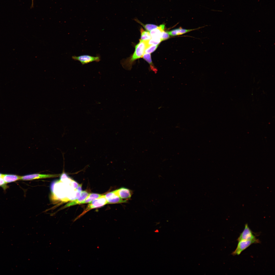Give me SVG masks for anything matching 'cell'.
Returning <instances> with one entry per match:
<instances>
[{
  "label": "cell",
  "mask_w": 275,
  "mask_h": 275,
  "mask_svg": "<svg viewBox=\"0 0 275 275\" xmlns=\"http://www.w3.org/2000/svg\"><path fill=\"white\" fill-rule=\"evenodd\" d=\"M260 242L259 240L256 238L252 240L238 241L237 247L235 250L232 252V254L233 255H239L242 252L252 244Z\"/></svg>",
  "instance_id": "cell-3"
},
{
  "label": "cell",
  "mask_w": 275,
  "mask_h": 275,
  "mask_svg": "<svg viewBox=\"0 0 275 275\" xmlns=\"http://www.w3.org/2000/svg\"><path fill=\"white\" fill-rule=\"evenodd\" d=\"M161 41L160 38H152L148 41V44L149 46L151 45H158Z\"/></svg>",
  "instance_id": "cell-16"
},
{
  "label": "cell",
  "mask_w": 275,
  "mask_h": 275,
  "mask_svg": "<svg viewBox=\"0 0 275 275\" xmlns=\"http://www.w3.org/2000/svg\"><path fill=\"white\" fill-rule=\"evenodd\" d=\"M103 195L96 193L89 194L85 200L81 204L89 203L93 200L98 198Z\"/></svg>",
  "instance_id": "cell-13"
},
{
  "label": "cell",
  "mask_w": 275,
  "mask_h": 275,
  "mask_svg": "<svg viewBox=\"0 0 275 275\" xmlns=\"http://www.w3.org/2000/svg\"><path fill=\"white\" fill-rule=\"evenodd\" d=\"M107 204L105 196L102 195L98 198L95 199L89 203L87 207L84 211L74 220L75 221L81 217L87 212L92 209L101 207Z\"/></svg>",
  "instance_id": "cell-1"
},
{
  "label": "cell",
  "mask_w": 275,
  "mask_h": 275,
  "mask_svg": "<svg viewBox=\"0 0 275 275\" xmlns=\"http://www.w3.org/2000/svg\"><path fill=\"white\" fill-rule=\"evenodd\" d=\"M89 193L86 191H81L80 197L77 199L72 200L66 204L63 209L78 204H81L82 203L88 196Z\"/></svg>",
  "instance_id": "cell-9"
},
{
  "label": "cell",
  "mask_w": 275,
  "mask_h": 275,
  "mask_svg": "<svg viewBox=\"0 0 275 275\" xmlns=\"http://www.w3.org/2000/svg\"><path fill=\"white\" fill-rule=\"evenodd\" d=\"M60 174H43L35 173L21 176L20 180L24 181L34 179L53 178L59 176Z\"/></svg>",
  "instance_id": "cell-5"
},
{
  "label": "cell",
  "mask_w": 275,
  "mask_h": 275,
  "mask_svg": "<svg viewBox=\"0 0 275 275\" xmlns=\"http://www.w3.org/2000/svg\"><path fill=\"white\" fill-rule=\"evenodd\" d=\"M138 22L142 25L143 27H144V28L148 31H151L156 28L158 26L156 25L153 24H144L139 21H138Z\"/></svg>",
  "instance_id": "cell-17"
},
{
  "label": "cell",
  "mask_w": 275,
  "mask_h": 275,
  "mask_svg": "<svg viewBox=\"0 0 275 275\" xmlns=\"http://www.w3.org/2000/svg\"><path fill=\"white\" fill-rule=\"evenodd\" d=\"M69 178L65 172H63L60 175V179L62 180Z\"/></svg>",
  "instance_id": "cell-21"
},
{
  "label": "cell",
  "mask_w": 275,
  "mask_h": 275,
  "mask_svg": "<svg viewBox=\"0 0 275 275\" xmlns=\"http://www.w3.org/2000/svg\"><path fill=\"white\" fill-rule=\"evenodd\" d=\"M6 183L2 177H0V186L3 188L4 189L6 188Z\"/></svg>",
  "instance_id": "cell-20"
},
{
  "label": "cell",
  "mask_w": 275,
  "mask_h": 275,
  "mask_svg": "<svg viewBox=\"0 0 275 275\" xmlns=\"http://www.w3.org/2000/svg\"><path fill=\"white\" fill-rule=\"evenodd\" d=\"M164 25L162 24L150 31L149 33L152 38H160L161 33L164 31Z\"/></svg>",
  "instance_id": "cell-10"
},
{
  "label": "cell",
  "mask_w": 275,
  "mask_h": 275,
  "mask_svg": "<svg viewBox=\"0 0 275 275\" xmlns=\"http://www.w3.org/2000/svg\"><path fill=\"white\" fill-rule=\"evenodd\" d=\"M107 204H116L126 203L128 201L121 199L114 190L104 195Z\"/></svg>",
  "instance_id": "cell-6"
},
{
  "label": "cell",
  "mask_w": 275,
  "mask_h": 275,
  "mask_svg": "<svg viewBox=\"0 0 275 275\" xmlns=\"http://www.w3.org/2000/svg\"><path fill=\"white\" fill-rule=\"evenodd\" d=\"M114 191L121 199L127 201L130 199L133 194L132 190L123 187L120 188Z\"/></svg>",
  "instance_id": "cell-8"
},
{
  "label": "cell",
  "mask_w": 275,
  "mask_h": 275,
  "mask_svg": "<svg viewBox=\"0 0 275 275\" xmlns=\"http://www.w3.org/2000/svg\"><path fill=\"white\" fill-rule=\"evenodd\" d=\"M140 32L141 35L140 40H148L152 38V37L149 32L144 31L142 28L140 29Z\"/></svg>",
  "instance_id": "cell-15"
},
{
  "label": "cell",
  "mask_w": 275,
  "mask_h": 275,
  "mask_svg": "<svg viewBox=\"0 0 275 275\" xmlns=\"http://www.w3.org/2000/svg\"><path fill=\"white\" fill-rule=\"evenodd\" d=\"M256 238L253 232L248 227L247 224L245 225L244 229L238 238V241L252 240Z\"/></svg>",
  "instance_id": "cell-7"
},
{
  "label": "cell",
  "mask_w": 275,
  "mask_h": 275,
  "mask_svg": "<svg viewBox=\"0 0 275 275\" xmlns=\"http://www.w3.org/2000/svg\"><path fill=\"white\" fill-rule=\"evenodd\" d=\"M21 176L13 174H3L2 176L5 182L8 183L20 180Z\"/></svg>",
  "instance_id": "cell-12"
},
{
  "label": "cell",
  "mask_w": 275,
  "mask_h": 275,
  "mask_svg": "<svg viewBox=\"0 0 275 275\" xmlns=\"http://www.w3.org/2000/svg\"><path fill=\"white\" fill-rule=\"evenodd\" d=\"M142 57L144 60L149 64L151 69L156 73L157 72V70L155 67L152 63L150 54L149 53H145L144 54Z\"/></svg>",
  "instance_id": "cell-14"
},
{
  "label": "cell",
  "mask_w": 275,
  "mask_h": 275,
  "mask_svg": "<svg viewBox=\"0 0 275 275\" xmlns=\"http://www.w3.org/2000/svg\"><path fill=\"white\" fill-rule=\"evenodd\" d=\"M170 37L169 34L168 32L163 31L161 33L160 39L162 41H163L169 38Z\"/></svg>",
  "instance_id": "cell-19"
},
{
  "label": "cell",
  "mask_w": 275,
  "mask_h": 275,
  "mask_svg": "<svg viewBox=\"0 0 275 275\" xmlns=\"http://www.w3.org/2000/svg\"><path fill=\"white\" fill-rule=\"evenodd\" d=\"M32 3L31 7H33V0H32Z\"/></svg>",
  "instance_id": "cell-22"
},
{
  "label": "cell",
  "mask_w": 275,
  "mask_h": 275,
  "mask_svg": "<svg viewBox=\"0 0 275 275\" xmlns=\"http://www.w3.org/2000/svg\"><path fill=\"white\" fill-rule=\"evenodd\" d=\"M197 29H186L179 28L173 30L168 33L169 35L175 36L182 35Z\"/></svg>",
  "instance_id": "cell-11"
},
{
  "label": "cell",
  "mask_w": 275,
  "mask_h": 275,
  "mask_svg": "<svg viewBox=\"0 0 275 275\" xmlns=\"http://www.w3.org/2000/svg\"><path fill=\"white\" fill-rule=\"evenodd\" d=\"M158 46V45H150L146 49L145 52L148 53H152L156 50Z\"/></svg>",
  "instance_id": "cell-18"
},
{
  "label": "cell",
  "mask_w": 275,
  "mask_h": 275,
  "mask_svg": "<svg viewBox=\"0 0 275 275\" xmlns=\"http://www.w3.org/2000/svg\"><path fill=\"white\" fill-rule=\"evenodd\" d=\"M3 174L0 173V177H2Z\"/></svg>",
  "instance_id": "cell-23"
},
{
  "label": "cell",
  "mask_w": 275,
  "mask_h": 275,
  "mask_svg": "<svg viewBox=\"0 0 275 275\" xmlns=\"http://www.w3.org/2000/svg\"><path fill=\"white\" fill-rule=\"evenodd\" d=\"M72 58L75 61H79L82 65L93 62H99L101 60V57L99 55H97L95 57L86 54L78 56H74L72 57Z\"/></svg>",
  "instance_id": "cell-4"
},
{
  "label": "cell",
  "mask_w": 275,
  "mask_h": 275,
  "mask_svg": "<svg viewBox=\"0 0 275 275\" xmlns=\"http://www.w3.org/2000/svg\"><path fill=\"white\" fill-rule=\"evenodd\" d=\"M148 40H140V42L135 47V51L130 61L132 62L135 60L143 57L145 49L149 46L148 44Z\"/></svg>",
  "instance_id": "cell-2"
}]
</instances>
